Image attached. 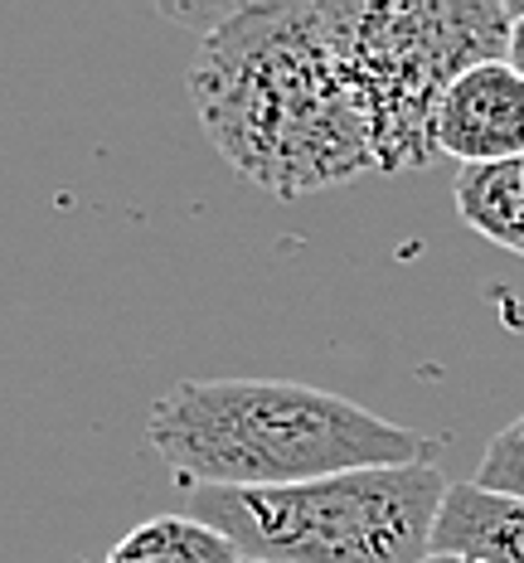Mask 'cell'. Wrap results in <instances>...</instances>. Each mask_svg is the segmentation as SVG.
<instances>
[{
	"label": "cell",
	"mask_w": 524,
	"mask_h": 563,
	"mask_svg": "<svg viewBox=\"0 0 524 563\" xmlns=\"http://www.w3.org/2000/svg\"><path fill=\"white\" fill-rule=\"evenodd\" d=\"M505 64L524 78V10H515V25H510V44H505Z\"/></svg>",
	"instance_id": "10"
},
{
	"label": "cell",
	"mask_w": 524,
	"mask_h": 563,
	"mask_svg": "<svg viewBox=\"0 0 524 563\" xmlns=\"http://www.w3.org/2000/svg\"><path fill=\"white\" fill-rule=\"evenodd\" d=\"M437 156L461 166H495L524 156V78L505 58L476 64L442 92L433 122Z\"/></svg>",
	"instance_id": "5"
},
{
	"label": "cell",
	"mask_w": 524,
	"mask_h": 563,
	"mask_svg": "<svg viewBox=\"0 0 524 563\" xmlns=\"http://www.w3.org/2000/svg\"><path fill=\"white\" fill-rule=\"evenodd\" d=\"M190 102L248 185L297 199L379 170L345 58L341 0H258L200 40Z\"/></svg>",
	"instance_id": "1"
},
{
	"label": "cell",
	"mask_w": 524,
	"mask_h": 563,
	"mask_svg": "<svg viewBox=\"0 0 524 563\" xmlns=\"http://www.w3.org/2000/svg\"><path fill=\"white\" fill-rule=\"evenodd\" d=\"M423 563H471V559H447V554H427Z\"/></svg>",
	"instance_id": "11"
},
{
	"label": "cell",
	"mask_w": 524,
	"mask_h": 563,
	"mask_svg": "<svg viewBox=\"0 0 524 563\" xmlns=\"http://www.w3.org/2000/svg\"><path fill=\"white\" fill-rule=\"evenodd\" d=\"M146 442L185 490H272L437 452L423 432L297 379H180L150 404Z\"/></svg>",
	"instance_id": "2"
},
{
	"label": "cell",
	"mask_w": 524,
	"mask_h": 563,
	"mask_svg": "<svg viewBox=\"0 0 524 563\" xmlns=\"http://www.w3.org/2000/svg\"><path fill=\"white\" fill-rule=\"evenodd\" d=\"M442 500L447 481L433 462L272 490H194L200 520L248 563H423Z\"/></svg>",
	"instance_id": "3"
},
{
	"label": "cell",
	"mask_w": 524,
	"mask_h": 563,
	"mask_svg": "<svg viewBox=\"0 0 524 563\" xmlns=\"http://www.w3.org/2000/svg\"><path fill=\"white\" fill-rule=\"evenodd\" d=\"M471 481L481 490H495V496L524 500V413L515 422H505L491 438V448H486Z\"/></svg>",
	"instance_id": "9"
},
{
	"label": "cell",
	"mask_w": 524,
	"mask_h": 563,
	"mask_svg": "<svg viewBox=\"0 0 524 563\" xmlns=\"http://www.w3.org/2000/svg\"><path fill=\"white\" fill-rule=\"evenodd\" d=\"M433 554L471 563H524V500L481 490L476 481L447 486Z\"/></svg>",
	"instance_id": "6"
},
{
	"label": "cell",
	"mask_w": 524,
	"mask_h": 563,
	"mask_svg": "<svg viewBox=\"0 0 524 563\" xmlns=\"http://www.w3.org/2000/svg\"><path fill=\"white\" fill-rule=\"evenodd\" d=\"M457 214L486 243L524 257V156L495 166H461L457 175Z\"/></svg>",
	"instance_id": "7"
},
{
	"label": "cell",
	"mask_w": 524,
	"mask_h": 563,
	"mask_svg": "<svg viewBox=\"0 0 524 563\" xmlns=\"http://www.w3.org/2000/svg\"><path fill=\"white\" fill-rule=\"evenodd\" d=\"M510 25L515 10L495 0H341L345 58L379 170L433 166L442 92L466 68L505 58Z\"/></svg>",
	"instance_id": "4"
},
{
	"label": "cell",
	"mask_w": 524,
	"mask_h": 563,
	"mask_svg": "<svg viewBox=\"0 0 524 563\" xmlns=\"http://www.w3.org/2000/svg\"><path fill=\"white\" fill-rule=\"evenodd\" d=\"M102 563H243V554L200 515H156L116 539Z\"/></svg>",
	"instance_id": "8"
},
{
	"label": "cell",
	"mask_w": 524,
	"mask_h": 563,
	"mask_svg": "<svg viewBox=\"0 0 524 563\" xmlns=\"http://www.w3.org/2000/svg\"><path fill=\"white\" fill-rule=\"evenodd\" d=\"M243 563H248V559H243Z\"/></svg>",
	"instance_id": "12"
}]
</instances>
